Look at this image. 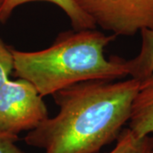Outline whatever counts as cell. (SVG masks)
I'll list each match as a JSON object with an SVG mask.
<instances>
[{"label":"cell","mask_w":153,"mask_h":153,"mask_svg":"<svg viewBox=\"0 0 153 153\" xmlns=\"http://www.w3.org/2000/svg\"><path fill=\"white\" fill-rule=\"evenodd\" d=\"M43 96L27 80H8L0 88V131H31L49 117Z\"/></svg>","instance_id":"cell-4"},{"label":"cell","mask_w":153,"mask_h":153,"mask_svg":"<svg viewBox=\"0 0 153 153\" xmlns=\"http://www.w3.org/2000/svg\"><path fill=\"white\" fill-rule=\"evenodd\" d=\"M36 1L49 2L60 8L69 18L74 30L96 28L93 20L78 7L74 0H5L0 10V22L5 23L17 7Z\"/></svg>","instance_id":"cell-6"},{"label":"cell","mask_w":153,"mask_h":153,"mask_svg":"<svg viewBox=\"0 0 153 153\" xmlns=\"http://www.w3.org/2000/svg\"><path fill=\"white\" fill-rule=\"evenodd\" d=\"M128 128L139 137L153 134V75L140 81Z\"/></svg>","instance_id":"cell-5"},{"label":"cell","mask_w":153,"mask_h":153,"mask_svg":"<svg viewBox=\"0 0 153 153\" xmlns=\"http://www.w3.org/2000/svg\"><path fill=\"white\" fill-rule=\"evenodd\" d=\"M14 64L13 49L0 39V88L10 80V76L14 71Z\"/></svg>","instance_id":"cell-9"},{"label":"cell","mask_w":153,"mask_h":153,"mask_svg":"<svg viewBox=\"0 0 153 153\" xmlns=\"http://www.w3.org/2000/svg\"><path fill=\"white\" fill-rule=\"evenodd\" d=\"M96 27L116 36L153 28V0H74Z\"/></svg>","instance_id":"cell-3"},{"label":"cell","mask_w":153,"mask_h":153,"mask_svg":"<svg viewBox=\"0 0 153 153\" xmlns=\"http://www.w3.org/2000/svg\"><path fill=\"white\" fill-rule=\"evenodd\" d=\"M4 1H5V0H0V10H1L2 6H3V4H4Z\"/></svg>","instance_id":"cell-11"},{"label":"cell","mask_w":153,"mask_h":153,"mask_svg":"<svg viewBox=\"0 0 153 153\" xmlns=\"http://www.w3.org/2000/svg\"><path fill=\"white\" fill-rule=\"evenodd\" d=\"M104 153H153V136L139 137L129 128H123L115 147Z\"/></svg>","instance_id":"cell-8"},{"label":"cell","mask_w":153,"mask_h":153,"mask_svg":"<svg viewBox=\"0 0 153 153\" xmlns=\"http://www.w3.org/2000/svg\"><path fill=\"white\" fill-rule=\"evenodd\" d=\"M116 37L96 28L60 33L49 48L13 49L14 71L18 78L33 84L43 97L78 82L125 77L128 76L126 60L105 55V47Z\"/></svg>","instance_id":"cell-2"},{"label":"cell","mask_w":153,"mask_h":153,"mask_svg":"<svg viewBox=\"0 0 153 153\" xmlns=\"http://www.w3.org/2000/svg\"><path fill=\"white\" fill-rule=\"evenodd\" d=\"M17 134L0 131V153H30L22 151L16 145Z\"/></svg>","instance_id":"cell-10"},{"label":"cell","mask_w":153,"mask_h":153,"mask_svg":"<svg viewBox=\"0 0 153 153\" xmlns=\"http://www.w3.org/2000/svg\"><path fill=\"white\" fill-rule=\"evenodd\" d=\"M141 33V47L139 54L126 60L128 75L141 81L153 75V28L144 29Z\"/></svg>","instance_id":"cell-7"},{"label":"cell","mask_w":153,"mask_h":153,"mask_svg":"<svg viewBox=\"0 0 153 153\" xmlns=\"http://www.w3.org/2000/svg\"><path fill=\"white\" fill-rule=\"evenodd\" d=\"M140 81L91 80L53 94L59 111L28 132L24 140L45 153H97L117 140L129 121Z\"/></svg>","instance_id":"cell-1"}]
</instances>
